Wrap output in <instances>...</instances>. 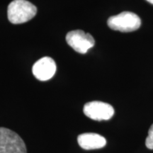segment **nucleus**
<instances>
[{
  "mask_svg": "<svg viewBox=\"0 0 153 153\" xmlns=\"http://www.w3.org/2000/svg\"><path fill=\"white\" fill-rule=\"evenodd\" d=\"M37 13L35 5L26 0H14L7 9L8 19L11 24H20L30 21Z\"/></svg>",
  "mask_w": 153,
  "mask_h": 153,
  "instance_id": "obj_1",
  "label": "nucleus"
},
{
  "mask_svg": "<svg viewBox=\"0 0 153 153\" xmlns=\"http://www.w3.org/2000/svg\"><path fill=\"white\" fill-rule=\"evenodd\" d=\"M108 27L120 32H132L140 27L141 19L137 14L131 11H123L111 16L107 21Z\"/></svg>",
  "mask_w": 153,
  "mask_h": 153,
  "instance_id": "obj_2",
  "label": "nucleus"
},
{
  "mask_svg": "<svg viewBox=\"0 0 153 153\" xmlns=\"http://www.w3.org/2000/svg\"><path fill=\"white\" fill-rule=\"evenodd\" d=\"M0 153H27L24 140L18 134L0 128Z\"/></svg>",
  "mask_w": 153,
  "mask_h": 153,
  "instance_id": "obj_3",
  "label": "nucleus"
},
{
  "mask_svg": "<svg viewBox=\"0 0 153 153\" xmlns=\"http://www.w3.org/2000/svg\"><path fill=\"white\" fill-rule=\"evenodd\" d=\"M66 41L70 47L80 54L87 53V51L95 45L93 36L81 30L69 32L66 36Z\"/></svg>",
  "mask_w": 153,
  "mask_h": 153,
  "instance_id": "obj_4",
  "label": "nucleus"
},
{
  "mask_svg": "<svg viewBox=\"0 0 153 153\" xmlns=\"http://www.w3.org/2000/svg\"><path fill=\"white\" fill-rule=\"evenodd\" d=\"M83 111L88 118L98 121L109 120L114 115V109L111 105L98 101L87 103Z\"/></svg>",
  "mask_w": 153,
  "mask_h": 153,
  "instance_id": "obj_5",
  "label": "nucleus"
},
{
  "mask_svg": "<svg viewBox=\"0 0 153 153\" xmlns=\"http://www.w3.org/2000/svg\"><path fill=\"white\" fill-rule=\"evenodd\" d=\"M32 72L37 79L47 81L51 79L55 74L56 64L51 57H42L33 65Z\"/></svg>",
  "mask_w": 153,
  "mask_h": 153,
  "instance_id": "obj_6",
  "label": "nucleus"
},
{
  "mask_svg": "<svg viewBox=\"0 0 153 153\" xmlns=\"http://www.w3.org/2000/svg\"><path fill=\"white\" fill-rule=\"evenodd\" d=\"M77 141L79 146L87 150L102 148L106 144V140L104 137L93 133L81 134L78 136Z\"/></svg>",
  "mask_w": 153,
  "mask_h": 153,
  "instance_id": "obj_7",
  "label": "nucleus"
},
{
  "mask_svg": "<svg viewBox=\"0 0 153 153\" xmlns=\"http://www.w3.org/2000/svg\"><path fill=\"white\" fill-rule=\"evenodd\" d=\"M145 145L148 148L153 150V124L149 129L148 135L145 140Z\"/></svg>",
  "mask_w": 153,
  "mask_h": 153,
  "instance_id": "obj_8",
  "label": "nucleus"
},
{
  "mask_svg": "<svg viewBox=\"0 0 153 153\" xmlns=\"http://www.w3.org/2000/svg\"><path fill=\"white\" fill-rule=\"evenodd\" d=\"M146 1H148V2H150V4H153V0H146Z\"/></svg>",
  "mask_w": 153,
  "mask_h": 153,
  "instance_id": "obj_9",
  "label": "nucleus"
}]
</instances>
